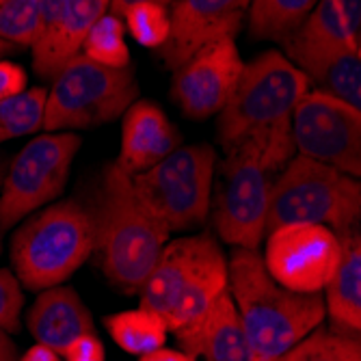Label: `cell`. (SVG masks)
<instances>
[{
    "label": "cell",
    "instance_id": "1",
    "mask_svg": "<svg viewBox=\"0 0 361 361\" xmlns=\"http://www.w3.org/2000/svg\"><path fill=\"white\" fill-rule=\"evenodd\" d=\"M292 121L249 135L227 147L216 192L219 236L240 249H257L267 234L273 186L294 158Z\"/></svg>",
    "mask_w": 361,
    "mask_h": 361
},
{
    "label": "cell",
    "instance_id": "2",
    "mask_svg": "<svg viewBox=\"0 0 361 361\" xmlns=\"http://www.w3.org/2000/svg\"><path fill=\"white\" fill-rule=\"evenodd\" d=\"M229 290L255 361H277L322 324L320 292L301 294L279 286L257 249H240L229 259Z\"/></svg>",
    "mask_w": 361,
    "mask_h": 361
},
{
    "label": "cell",
    "instance_id": "3",
    "mask_svg": "<svg viewBox=\"0 0 361 361\" xmlns=\"http://www.w3.org/2000/svg\"><path fill=\"white\" fill-rule=\"evenodd\" d=\"M95 221V253L109 281L137 294L169 240V229L139 197L133 176L117 162L106 167Z\"/></svg>",
    "mask_w": 361,
    "mask_h": 361
},
{
    "label": "cell",
    "instance_id": "4",
    "mask_svg": "<svg viewBox=\"0 0 361 361\" xmlns=\"http://www.w3.org/2000/svg\"><path fill=\"white\" fill-rule=\"evenodd\" d=\"M229 290L225 255L212 236H182L167 243L141 288V307L158 314L169 331L200 318Z\"/></svg>",
    "mask_w": 361,
    "mask_h": 361
},
{
    "label": "cell",
    "instance_id": "5",
    "mask_svg": "<svg viewBox=\"0 0 361 361\" xmlns=\"http://www.w3.org/2000/svg\"><path fill=\"white\" fill-rule=\"evenodd\" d=\"M95 249V221L78 202H59L28 219L11 240V264L28 290L70 279Z\"/></svg>",
    "mask_w": 361,
    "mask_h": 361
},
{
    "label": "cell",
    "instance_id": "6",
    "mask_svg": "<svg viewBox=\"0 0 361 361\" xmlns=\"http://www.w3.org/2000/svg\"><path fill=\"white\" fill-rule=\"evenodd\" d=\"M310 91V78L288 56L267 50L243 68L238 85L219 113V141L227 149L240 139L292 121Z\"/></svg>",
    "mask_w": 361,
    "mask_h": 361
},
{
    "label": "cell",
    "instance_id": "7",
    "mask_svg": "<svg viewBox=\"0 0 361 361\" xmlns=\"http://www.w3.org/2000/svg\"><path fill=\"white\" fill-rule=\"evenodd\" d=\"M137 95L139 85L130 68L115 70L76 54L54 78L44 130L59 133L113 121L137 102Z\"/></svg>",
    "mask_w": 361,
    "mask_h": 361
},
{
    "label": "cell",
    "instance_id": "8",
    "mask_svg": "<svg viewBox=\"0 0 361 361\" xmlns=\"http://www.w3.org/2000/svg\"><path fill=\"white\" fill-rule=\"evenodd\" d=\"M214 162L210 145L178 147L152 169L133 176V184L169 232H184L208 216Z\"/></svg>",
    "mask_w": 361,
    "mask_h": 361
},
{
    "label": "cell",
    "instance_id": "9",
    "mask_svg": "<svg viewBox=\"0 0 361 361\" xmlns=\"http://www.w3.org/2000/svg\"><path fill=\"white\" fill-rule=\"evenodd\" d=\"M78 147L80 137L74 133H48L18 154L0 192V232L56 200L68 184Z\"/></svg>",
    "mask_w": 361,
    "mask_h": 361
},
{
    "label": "cell",
    "instance_id": "10",
    "mask_svg": "<svg viewBox=\"0 0 361 361\" xmlns=\"http://www.w3.org/2000/svg\"><path fill=\"white\" fill-rule=\"evenodd\" d=\"M292 137L301 156L361 180V113L338 97L307 91L292 113Z\"/></svg>",
    "mask_w": 361,
    "mask_h": 361
},
{
    "label": "cell",
    "instance_id": "11",
    "mask_svg": "<svg viewBox=\"0 0 361 361\" xmlns=\"http://www.w3.org/2000/svg\"><path fill=\"white\" fill-rule=\"evenodd\" d=\"M342 253L344 249L329 225L290 223L269 232L264 264L279 286L314 294L329 286Z\"/></svg>",
    "mask_w": 361,
    "mask_h": 361
},
{
    "label": "cell",
    "instance_id": "12",
    "mask_svg": "<svg viewBox=\"0 0 361 361\" xmlns=\"http://www.w3.org/2000/svg\"><path fill=\"white\" fill-rule=\"evenodd\" d=\"M344 178L324 162L294 156L273 186L267 234L290 223L331 225L342 200Z\"/></svg>",
    "mask_w": 361,
    "mask_h": 361
},
{
    "label": "cell",
    "instance_id": "13",
    "mask_svg": "<svg viewBox=\"0 0 361 361\" xmlns=\"http://www.w3.org/2000/svg\"><path fill=\"white\" fill-rule=\"evenodd\" d=\"M245 63L234 39L210 42L176 70L171 97L190 119H208L225 109Z\"/></svg>",
    "mask_w": 361,
    "mask_h": 361
},
{
    "label": "cell",
    "instance_id": "14",
    "mask_svg": "<svg viewBox=\"0 0 361 361\" xmlns=\"http://www.w3.org/2000/svg\"><path fill=\"white\" fill-rule=\"evenodd\" d=\"M249 5L251 0H173L169 39L160 48L162 59L171 70H178L206 44L234 39Z\"/></svg>",
    "mask_w": 361,
    "mask_h": 361
},
{
    "label": "cell",
    "instance_id": "15",
    "mask_svg": "<svg viewBox=\"0 0 361 361\" xmlns=\"http://www.w3.org/2000/svg\"><path fill=\"white\" fill-rule=\"evenodd\" d=\"M361 42V0H318L303 26L286 42L288 59L305 74Z\"/></svg>",
    "mask_w": 361,
    "mask_h": 361
},
{
    "label": "cell",
    "instance_id": "16",
    "mask_svg": "<svg viewBox=\"0 0 361 361\" xmlns=\"http://www.w3.org/2000/svg\"><path fill=\"white\" fill-rule=\"evenodd\" d=\"M176 336L190 361H255L229 290Z\"/></svg>",
    "mask_w": 361,
    "mask_h": 361
},
{
    "label": "cell",
    "instance_id": "17",
    "mask_svg": "<svg viewBox=\"0 0 361 361\" xmlns=\"http://www.w3.org/2000/svg\"><path fill=\"white\" fill-rule=\"evenodd\" d=\"M180 147V133L156 104L139 100L123 113L121 154L117 165L137 176Z\"/></svg>",
    "mask_w": 361,
    "mask_h": 361
},
{
    "label": "cell",
    "instance_id": "18",
    "mask_svg": "<svg viewBox=\"0 0 361 361\" xmlns=\"http://www.w3.org/2000/svg\"><path fill=\"white\" fill-rule=\"evenodd\" d=\"M113 0H68L56 24L32 46V63L44 78H56L76 54L91 26L106 16Z\"/></svg>",
    "mask_w": 361,
    "mask_h": 361
},
{
    "label": "cell",
    "instance_id": "19",
    "mask_svg": "<svg viewBox=\"0 0 361 361\" xmlns=\"http://www.w3.org/2000/svg\"><path fill=\"white\" fill-rule=\"evenodd\" d=\"M28 331L37 344H44L59 355H65L72 342L93 334V318L87 305L72 288L54 286L28 310Z\"/></svg>",
    "mask_w": 361,
    "mask_h": 361
},
{
    "label": "cell",
    "instance_id": "20",
    "mask_svg": "<svg viewBox=\"0 0 361 361\" xmlns=\"http://www.w3.org/2000/svg\"><path fill=\"white\" fill-rule=\"evenodd\" d=\"M324 307L338 326L361 334V251L344 249L340 267L326 286Z\"/></svg>",
    "mask_w": 361,
    "mask_h": 361
},
{
    "label": "cell",
    "instance_id": "21",
    "mask_svg": "<svg viewBox=\"0 0 361 361\" xmlns=\"http://www.w3.org/2000/svg\"><path fill=\"white\" fill-rule=\"evenodd\" d=\"M318 0H251L249 30L255 39L288 42L310 18Z\"/></svg>",
    "mask_w": 361,
    "mask_h": 361
},
{
    "label": "cell",
    "instance_id": "22",
    "mask_svg": "<svg viewBox=\"0 0 361 361\" xmlns=\"http://www.w3.org/2000/svg\"><path fill=\"white\" fill-rule=\"evenodd\" d=\"M104 324L121 350L141 357L162 348L169 331L165 320L145 307L113 314L104 320Z\"/></svg>",
    "mask_w": 361,
    "mask_h": 361
},
{
    "label": "cell",
    "instance_id": "23",
    "mask_svg": "<svg viewBox=\"0 0 361 361\" xmlns=\"http://www.w3.org/2000/svg\"><path fill=\"white\" fill-rule=\"evenodd\" d=\"M277 361H361V334L344 326H318Z\"/></svg>",
    "mask_w": 361,
    "mask_h": 361
},
{
    "label": "cell",
    "instance_id": "24",
    "mask_svg": "<svg viewBox=\"0 0 361 361\" xmlns=\"http://www.w3.org/2000/svg\"><path fill=\"white\" fill-rule=\"evenodd\" d=\"M320 91L338 97L340 102L361 113V61L357 52H342L324 61L320 68L307 74Z\"/></svg>",
    "mask_w": 361,
    "mask_h": 361
},
{
    "label": "cell",
    "instance_id": "25",
    "mask_svg": "<svg viewBox=\"0 0 361 361\" xmlns=\"http://www.w3.org/2000/svg\"><path fill=\"white\" fill-rule=\"evenodd\" d=\"M46 100L48 91L42 87L0 100V143L32 135L35 130L44 128Z\"/></svg>",
    "mask_w": 361,
    "mask_h": 361
},
{
    "label": "cell",
    "instance_id": "26",
    "mask_svg": "<svg viewBox=\"0 0 361 361\" xmlns=\"http://www.w3.org/2000/svg\"><path fill=\"white\" fill-rule=\"evenodd\" d=\"M123 24L117 16L106 13L97 20L82 42L80 54L87 59L106 65V68L123 70L130 65V50L123 37Z\"/></svg>",
    "mask_w": 361,
    "mask_h": 361
},
{
    "label": "cell",
    "instance_id": "27",
    "mask_svg": "<svg viewBox=\"0 0 361 361\" xmlns=\"http://www.w3.org/2000/svg\"><path fill=\"white\" fill-rule=\"evenodd\" d=\"M42 37V0H0V39L35 46Z\"/></svg>",
    "mask_w": 361,
    "mask_h": 361
},
{
    "label": "cell",
    "instance_id": "28",
    "mask_svg": "<svg viewBox=\"0 0 361 361\" xmlns=\"http://www.w3.org/2000/svg\"><path fill=\"white\" fill-rule=\"evenodd\" d=\"M126 26L141 46L145 48H162L169 39V13L162 5L156 3H137L128 7L126 13Z\"/></svg>",
    "mask_w": 361,
    "mask_h": 361
},
{
    "label": "cell",
    "instance_id": "29",
    "mask_svg": "<svg viewBox=\"0 0 361 361\" xmlns=\"http://www.w3.org/2000/svg\"><path fill=\"white\" fill-rule=\"evenodd\" d=\"M329 227L338 236L342 249L361 251V180L344 178L342 200Z\"/></svg>",
    "mask_w": 361,
    "mask_h": 361
},
{
    "label": "cell",
    "instance_id": "30",
    "mask_svg": "<svg viewBox=\"0 0 361 361\" xmlns=\"http://www.w3.org/2000/svg\"><path fill=\"white\" fill-rule=\"evenodd\" d=\"M24 303V294L20 279L7 271L0 269V329L13 334L20 329V312Z\"/></svg>",
    "mask_w": 361,
    "mask_h": 361
},
{
    "label": "cell",
    "instance_id": "31",
    "mask_svg": "<svg viewBox=\"0 0 361 361\" xmlns=\"http://www.w3.org/2000/svg\"><path fill=\"white\" fill-rule=\"evenodd\" d=\"M26 89V74L20 65L0 61V100L20 95Z\"/></svg>",
    "mask_w": 361,
    "mask_h": 361
},
{
    "label": "cell",
    "instance_id": "32",
    "mask_svg": "<svg viewBox=\"0 0 361 361\" xmlns=\"http://www.w3.org/2000/svg\"><path fill=\"white\" fill-rule=\"evenodd\" d=\"M65 359L68 361H104V346L93 334L78 338L65 350Z\"/></svg>",
    "mask_w": 361,
    "mask_h": 361
},
{
    "label": "cell",
    "instance_id": "33",
    "mask_svg": "<svg viewBox=\"0 0 361 361\" xmlns=\"http://www.w3.org/2000/svg\"><path fill=\"white\" fill-rule=\"evenodd\" d=\"M65 3H68V0H42V35H46V32L56 24Z\"/></svg>",
    "mask_w": 361,
    "mask_h": 361
},
{
    "label": "cell",
    "instance_id": "34",
    "mask_svg": "<svg viewBox=\"0 0 361 361\" xmlns=\"http://www.w3.org/2000/svg\"><path fill=\"white\" fill-rule=\"evenodd\" d=\"M141 361H190V357H188L186 353H180V350L158 348V350H154V353L143 355Z\"/></svg>",
    "mask_w": 361,
    "mask_h": 361
},
{
    "label": "cell",
    "instance_id": "35",
    "mask_svg": "<svg viewBox=\"0 0 361 361\" xmlns=\"http://www.w3.org/2000/svg\"><path fill=\"white\" fill-rule=\"evenodd\" d=\"M20 361H61L59 359V353L44 346V344H37V346H32L26 350V355L20 359Z\"/></svg>",
    "mask_w": 361,
    "mask_h": 361
},
{
    "label": "cell",
    "instance_id": "36",
    "mask_svg": "<svg viewBox=\"0 0 361 361\" xmlns=\"http://www.w3.org/2000/svg\"><path fill=\"white\" fill-rule=\"evenodd\" d=\"M137 3H156V5L167 7L169 3H173V0H113V3H111V11H113V16L119 18V16L126 13L128 7H133V5H137Z\"/></svg>",
    "mask_w": 361,
    "mask_h": 361
},
{
    "label": "cell",
    "instance_id": "37",
    "mask_svg": "<svg viewBox=\"0 0 361 361\" xmlns=\"http://www.w3.org/2000/svg\"><path fill=\"white\" fill-rule=\"evenodd\" d=\"M0 361H20L18 359V348L7 336L5 329H0Z\"/></svg>",
    "mask_w": 361,
    "mask_h": 361
},
{
    "label": "cell",
    "instance_id": "38",
    "mask_svg": "<svg viewBox=\"0 0 361 361\" xmlns=\"http://www.w3.org/2000/svg\"><path fill=\"white\" fill-rule=\"evenodd\" d=\"M13 50H16V46H13V44H9V42H5V39H0V56L11 54Z\"/></svg>",
    "mask_w": 361,
    "mask_h": 361
},
{
    "label": "cell",
    "instance_id": "39",
    "mask_svg": "<svg viewBox=\"0 0 361 361\" xmlns=\"http://www.w3.org/2000/svg\"><path fill=\"white\" fill-rule=\"evenodd\" d=\"M357 56H359V61H361V42H359V46H357Z\"/></svg>",
    "mask_w": 361,
    "mask_h": 361
}]
</instances>
